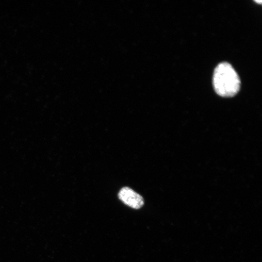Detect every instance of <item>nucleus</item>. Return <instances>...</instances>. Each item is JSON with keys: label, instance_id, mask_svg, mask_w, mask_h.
Wrapping results in <instances>:
<instances>
[{"label": "nucleus", "instance_id": "nucleus-1", "mask_svg": "<svg viewBox=\"0 0 262 262\" xmlns=\"http://www.w3.org/2000/svg\"><path fill=\"white\" fill-rule=\"evenodd\" d=\"M213 83L214 89L219 96L231 97L235 95L240 87V80L230 64L222 62L214 69Z\"/></svg>", "mask_w": 262, "mask_h": 262}, {"label": "nucleus", "instance_id": "nucleus-2", "mask_svg": "<svg viewBox=\"0 0 262 262\" xmlns=\"http://www.w3.org/2000/svg\"><path fill=\"white\" fill-rule=\"evenodd\" d=\"M118 197L126 205L135 209L140 208L144 205L142 196L128 187L120 190Z\"/></svg>", "mask_w": 262, "mask_h": 262}, {"label": "nucleus", "instance_id": "nucleus-3", "mask_svg": "<svg viewBox=\"0 0 262 262\" xmlns=\"http://www.w3.org/2000/svg\"><path fill=\"white\" fill-rule=\"evenodd\" d=\"M255 2H257V3H259L260 4H261L262 3V0H255Z\"/></svg>", "mask_w": 262, "mask_h": 262}]
</instances>
